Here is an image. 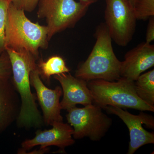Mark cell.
Wrapping results in <instances>:
<instances>
[{
  "mask_svg": "<svg viewBox=\"0 0 154 154\" xmlns=\"http://www.w3.org/2000/svg\"><path fill=\"white\" fill-rule=\"evenodd\" d=\"M12 67V81L20 96L21 109L17 120L19 127L38 128L43 125V118L37 108L31 90L30 74L37 68L36 58L25 50L6 48Z\"/></svg>",
  "mask_w": 154,
  "mask_h": 154,
  "instance_id": "6da1fadb",
  "label": "cell"
},
{
  "mask_svg": "<svg viewBox=\"0 0 154 154\" xmlns=\"http://www.w3.org/2000/svg\"><path fill=\"white\" fill-rule=\"evenodd\" d=\"M96 41L88 58L78 67L75 77L88 82L102 79L114 82L121 78V61L113 51L112 38L105 23L97 26Z\"/></svg>",
  "mask_w": 154,
  "mask_h": 154,
  "instance_id": "7a4b0ae2",
  "label": "cell"
},
{
  "mask_svg": "<svg viewBox=\"0 0 154 154\" xmlns=\"http://www.w3.org/2000/svg\"><path fill=\"white\" fill-rule=\"evenodd\" d=\"M48 35L47 26L31 22L25 11L10 3L6 20L5 50L27 51L36 58L38 50L48 46Z\"/></svg>",
  "mask_w": 154,
  "mask_h": 154,
  "instance_id": "3957f363",
  "label": "cell"
},
{
  "mask_svg": "<svg viewBox=\"0 0 154 154\" xmlns=\"http://www.w3.org/2000/svg\"><path fill=\"white\" fill-rule=\"evenodd\" d=\"M93 103L103 109L112 106L125 109H133L141 111H154V106L144 102L137 94L134 81L121 78L114 82L102 79L87 82Z\"/></svg>",
  "mask_w": 154,
  "mask_h": 154,
  "instance_id": "277c9868",
  "label": "cell"
},
{
  "mask_svg": "<svg viewBox=\"0 0 154 154\" xmlns=\"http://www.w3.org/2000/svg\"><path fill=\"white\" fill-rule=\"evenodd\" d=\"M37 5V17L47 22L48 41L56 33L74 27L89 8L75 0H39Z\"/></svg>",
  "mask_w": 154,
  "mask_h": 154,
  "instance_id": "5b68a950",
  "label": "cell"
},
{
  "mask_svg": "<svg viewBox=\"0 0 154 154\" xmlns=\"http://www.w3.org/2000/svg\"><path fill=\"white\" fill-rule=\"evenodd\" d=\"M102 108L93 103L82 108L76 106L67 110L66 119L73 129L75 139L89 137L99 141L105 136L112 125V119L103 113Z\"/></svg>",
  "mask_w": 154,
  "mask_h": 154,
  "instance_id": "8992f818",
  "label": "cell"
},
{
  "mask_svg": "<svg viewBox=\"0 0 154 154\" xmlns=\"http://www.w3.org/2000/svg\"><path fill=\"white\" fill-rule=\"evenodd\" d=\"M105 24L112 40L124 47L132 40L137 19L129 0H105Z\"/></svg>",
  "mask_w": 154,
  "mask_h": 154,
  "instance_id": "52a82bcc",
  "label": "cell"
},
{
  "mask_svg": "<svg viewBox=\"0 0 154 154\" xmlns=\"http://www.w3.org/2000/svg\"><path fill=\"white\" fill-rule=\"evenodd\" d=\"M103 109L107 113L114 114L121 119L129 130L130 141L128 154H133L140 147L154 143V133L147 131L143 127L145 124L151 129L154 128L153 116L141 111L137 115L131 114L119 107L107 106Z\"/></svg>",
  "mask_w": 154,
  "mask_h": 154,
  "instance_id": "ba28073f",
  "label": "cell"
},
{
  "mask_svg": "<svg viewBox=\"0 0 154 154\" xmlns=\"http://www.w3.org/2000/svg\"><path fill=\"white\" fill-rule=\"evenodd\" d=\"M30 82L36 92V96L43 113V122L46 125H52L58 122H63L61 115L60 99L63 94L59 86L54 89L46 87L40 78L37 68L30 73Z\"/></svg>",
  "mask_w": 154,
  "mask_h": 154,
  "instance_id": "9c48e42d",
  "label": "cell"
},
{
  "mask_svg": "<svg viewBox=\"0 0 154 154\" xmlns=\"http://www.w3.org/2000/svg\"><path fill=\"white\" fill-rule=\"evenodd\" d=\"M51 126V129L37 131L34 137L23 142L22 148L19 150L18 153L25 154L27 151L37 146H40L41 148L56 146L63 151L66 147L75 143L72 137L73 129L69 124L58 122Z\"/></svg>",
  "mask_w": 154,
  "mask_h": 154,
  "instance_id": "30bf717a",
  "label": "cell"
},
{
  "mask_svg": "<svg viewBox=\"0 0 154 154\" xmlns=\"http://www.w3.org/2000/svg\"><path fill=\"white\" fill-rule=\"evenodd\" d=\"M60 83L63 98L60 102L61 109L69 110L80 104L86 106L93 103V99L87 81L73 76L69 73L54 75Z\"/></svg>",
  "mask_w": 154,
  "mask_h": 154,
  "instance_id": "8fae6325",
  "label": "cell"
},
{
  "mask_svg": "<svg viewBox=\"0 0 154 154\" xmlns=\"http://www.w3.org/2000/svg\"><path fill=\"white\" fill-rule=\"evenodd\" d=\"M154 66V45L143 42L126 53L124 61L121 62L120 75L135 82Z\"/></svg>",
  "mask_w": 154,
  "mask_h": 154,
  "instance_id": "7c38bea8",
  "label": "cell"
},
{
  "mask_svg": "<svg viewBox=\"0 0 154 154\" xmlns=\"http://www.w3.org/2000/svg\"><path fill=\"white\" fill-rule=\"evenodd\" d=\"M21 104L20 96L12 79L0 80V134L17 121Z\"/></svg>",
  "mask_w": 154,
  "mask_h": 154,
  "instance_id": "4fadbf2b",
  "label": "cell"
},
{
  "mask_svg": "<svg viewBox=\"0 0 154 154\" xmlns=\"http://www.w3.org/2000/svg\"><path fill=\"white\" fill-rule=\"evenodd\" d=\"M137 96L151 106H154V69L141 74L134 82Z\"/></svg>",
  "mask_w": 154,
  "mask_h": 154,
  "instance_id": "5bb4252c",
  "label": "cell"
},
{
  "mask_svg": "<svg viewBox=\"0 0 154 154\" xmlns=\"http://www.w3.org/2000/svg\"><path fill=\"white\" fill-rule=\"evenodd\" d=\"M37 68L40 76L48 82H49L52 75L70 72L63 59L57 55L51 57L45 61L40 60L37 64Z\"/></svg>",
  "mask_w": 154,
  "mask_h": 154,
  "instance_id": "9a60e30c",
  "label": "cell"
},
{
  "mask_svg": "<svg viewBox=\"0 0 154 154\" xmlns=\"http://www.w3.org/2000/svg\"><path fill=\"white\" fill-rule=\"evenodd\" d=\"M134 9L137 20L148 19L154 17V0H138Z\"/></svg>",
  "mask_w": 154,
  "mask_h": 154,
  "instance_id": "2e32d148",
  "label": "cell"
},
{
  "mask_svg": "<svg viewBox=\"0 0 154 154\" xmlns=\"http://www.w3.org/2000/svg\"><path fill=\"white\" fill-rule=\"evenodd\" d=\"M8 0H0V54L5 50V38Z\"/></svg>",
  "mask_w": 154,
  "mask_h": 154,
  "instance_id": "e0dca14e",
  "label": "cell"
},
{
  "mask_svg": "<svg viewBox=\"0 0 154 154\" xmlns=\"http://www.w3.org/2000/svg\"><path fill=\"white\" fill-rule=\"evenodd\" d=\"M12 75V67L7 52L0 56V80L8 79Z\"/></svg>",
  "mask_w": 154,
  "mask_h": 154,
  "instance_id": "ac0fdd59",
  "label": "cell"
},
{
  "mask_svg": "<svg viewBox=\"0 0 154 154\" xmlns=\"http://www.w3.org/2000/svg\"><path fill=\"white\" fill-rule=\"evenodd\" d=\"M17 8L31 12L38 5L39 0H8Z\"/></svg>",
  "mask_w": 154,
  "mask_h": 154,
  "instance_id": "d6986e66",
  "label": "cell"
},
{
  "mask_svg": "<svg viewBox=\"0 0 154 154\" xmlns=\"http://www.w3.org/2000/svg\"><path fill=\"white\" fill-rule=\"evenodd\" d=\"M146 34V43L151 44L154 40V17L150 18Z\"/></svg>",
  "mask_w": 154,
  "mask_h": 154,
  "instance_id": "ffe728a7",
  "label": "cell"
},
{
  "mask_svg": "<svg viewBox=\"0 0 154 154\" xmlns=\"http://www.w3.org/2000/svg\"><path fill=\"white\" fill-rule=\"evenodd\" d=\"M98 1V0H79V2L83 5L89 7L91 5L96 3Z\"/></svg>",
  "mask_w": 154,
  "mask_h": 154,
  "instance_id": "44dd1931",
  "label": "cell"
},
{
  "mask_svg": "<svg viewBox=\"0 0 154 154\" xmlns=\"http://www.w3.org/2000/svg\"><path fill=\"white\" fill-rule=\"evenodd\" d=\"M129 1L130 3H131L133 7H134V6L136 4L138 0H129Z\"/></svg>",
  "mask_w": 154,
  "mask_h": 154,
  "instance_id": "7402d4cb",
  "label": "cell"
}]
</instances>
